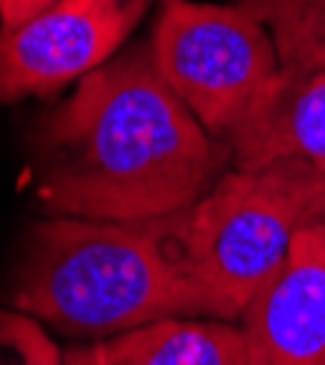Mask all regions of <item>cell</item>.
Wrapping results in <instances>:
<instances>
[{"label": "cell", "instance_id": "cell-4", "mask_svg": "<svg viewBox=\"0 0 325 365\" xmlns=\"http://www.w3.org/2000/svg\"><path fill=\"white\" fill-rule=\"evenodd\" d=\"M150 53L164 85L226 146L281 65L270 29L244 4L164 0Z\"/></svg>", "mask_w": 325, "mask_h": 365}, {"label": "cell", "instance_id": "cell-3", "mask_svg": "<svg viewBox=\"0 0 325 365\" xmlns=\"http://www.w3.org/2000/svg\"><path fill=\"white\" fill-rule=\"evenodd\" d=\"M322 205V173L302 161H276L258 170L229 167L185 210V255L211 319L241 322Z\"/></svg>", "mask_w": 325, "mask_h": 365}, {"label": "cell", "instance_id": "cell-10", "mask_svg": "<svg viewBox=\"0 0 325 365\" xmlns=\"http://www.w3.org/2000/svg\"><path fill=\"white\" fill-rule=\"evenodd\" d=\"M0 365H65L39 319L0 304Z\"/></svg>", "mask_w": 325, "mask_h": 365}, {"label": "cell", "instance_id": "cell-6", "mask_svg": "<svg viewBox=\"0 0 325 365\" xmlns=\"http://www.w3.org/2000/svg\"><path fill=\"white\" fill-rule=\"evenodd\" d=\"M238 324L252 365H325V205L305 220Z\"/></svg>", "mask_w": 325, "mask_h": 365}, {"label": "cell", "instance_id": "cell-11", "mask_svg": "<svg viewBox=\"0 0 325 365\" xmlns=\"http://www.w3.org/2000/svg\"><path fill=\"white\" fill-rule=\"evenodd\" d=\"M53 0H0V29H15L44 12Z\"/></svg>", "mask_w": 325, "mask_h": 365}, {"label": "cell", "instance_id": "cell-9", "mask_svg": "<svg viewBox=\"0 0 325 365\" xmlns=\"http://www.w3.org/2000/svg\"><path fill=\"white\" fill-rule=\"evenodd\" d=\"M270 29L279 62L325 44V0H241Z\"/></svg>", "mask_w": 325, "mask_h": 365}, {"label": "cell", "instance_id": "cell-2", "mask_svg": "<svg viewBox=\"0 0 325 365\" xmlns=\"http://www.w3.org/2000/svg\"><path fill=\"white\" fill-rule=\"evenodd\" d=\"M182 225L185 210L138 222H36L12 269L9 304L56 330L100 339L161 319H211Z\"/></svg>", "mask_w": 325, "mask_h": 365}, {"label": "cell", "instance_id": "cell-1", "mask_svg": "<svg viewBox=\"0 0 325 365\" xmlns=\"http://www.w3.org/2000/svg\"><path fill=\"white\" fill-rule=\"evenodd\" d=\"M36 199L47 217L138 222L191 210L229 170L205 132L132 44L79 79L29 132Z\"/></svg>", "mask_w": 325, "mask_h": 365}, {"label": "cell", "instance_id": "cell-5", "mask_svg": "<svg viewBox=\"0 0 325 365\" xmlns=\"http://www.w3.org/2000/svg\"><path fill=\"white\" fill-rule=\"evenodd\" d=\"M153 0H53L15 29H0V103L56 94L106 65Z\"/></svg>", "mask_w": 325, "mask_h": 365}, {"label": "cell", "instance_id": "cell-8", "mask_svg": "<svg viewBox=\"0 0 325 365\" xmlns=\"http://www.w3.org/2000/svg\"><path fill=\"white\" fill-rule=\"evenodd\" d=\"M65 365H252L238 322L161 319L65 351Z\"/></svg>", "mask_w": 325, "mask_h": 365}, {"label": "cell", "instance_id": "cell-7", "mask_svg": "<svg viewBox=\"0 0 325 365\" xmlns=\"http://www.w3.org/2000/svg\"><path fill=\"white\" fill-rule=\"evenodd\" d=\"M231 167L302 161L325 175V44L284 58L229 138Z\"/></svg>", "mask_w": 325, "mask_h": 365}]
</instances>
